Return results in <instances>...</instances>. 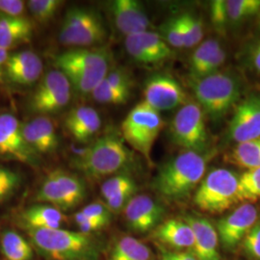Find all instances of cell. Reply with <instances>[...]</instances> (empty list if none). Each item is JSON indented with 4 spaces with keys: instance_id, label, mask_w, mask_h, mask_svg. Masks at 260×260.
<instances>
[{
    "instance_id": "4316f807",
    "label": "cell",
    "mask_w": 260,
    "mask_h": 260,
    "mask_svg": "<svg viewBox=\"0 0 260 260\" xmlns=\"http://www.w3.org/2000/svg\"><path fill=\"white\" fill-rule=\"evenodd\" d=\"M226 160L247 170L260 167V138L237 144L226 156Z\"/></svg>"
},
{
    "instance_id": "52a82bcc",
    "label": "cell",
    "mask_w": 260,
    "mask_h": 260,
    "mask_svg": "<svg viewBox=\"0 0 260 260\" xmlns=\"http://www.w3.org/2000/svg\"><path fill=\"white\" fill-rule=\"evenodd\" d=\"M238 177L228 169H215L203 178L194 196L195 205L204 212L222 214L239 203Z\"/></svg>"
},
{
    "instance_id": "277c9868",
    "label": "cell",
    "mask_w": 260,
    "mask_h": 260,
    "mask_svg": "<svg viewBox=\"0 0 260 260\" xmlns=\"http://www.w3.org/2000/svg\"><path fill=\"white\" fill-rule=\"evenodd\" d=\"M32 243L47 257L54 260L96 259V246L86 233L62 229H27Z\"/></svg>"
},
{
    "instance_id": "7bdbcfd3",
    "label": "cell",
    "mask_w": 260,
    "mask_h": 260,
    "mask_svg": "<svg viewBox=\"0 0 260 260\" xmlns=\"http://www.w3.org/2000/svg\"><path fill=\"white\" fill-rule=\"evenodd\" d=\"M81 211L85 215L92 217L93 219L100 220L106 224H108L111 220V211L108 209L106 205H103L100 202L92 203L85 206Z\"/></svg>"
},
{
    "instance_id": "d590c367",
    "label": "cell",
    "mask_w": 260,
    "mask_h": 260,
    "mask_svg": "<svg viewBox=\"0 0 260 260\" xmlns=\"http://www.w3.org/2000/svg\"><path fill=\"white\" fill-rule=\"evenodd\" d=\"M158 34L170 47L175 48L184 47L178 16L170 18L164 23H162L159 27Z\"/></svg>"
},
{
    "instance_id": "d6a6232c",
    "label": "cell",
    "mask_w": 260,
    "mask_h": 260,
    "mask_svg": "<svg viewBox=\"0 0 260 260\" xmlns=\"http://www.w3.org/2000/svg\"><path fill=\"white\" fill-rule=\"evenodd\" d=\"M225 3L229 20L234 22L254 16L260 11V0H230Z\"/></svg>"
},
{
    "instance_id": "d4e9b609",
    "label": "cell",
    "mask_w": 260,
    "mask_h": 260,
    "mask_svg": "<svg viewBox=\"0 0 260 260\" xmlns=\"http://www.w3.org/2000/svg\"><path fill=\"white\" fill-rule=\"evenodd\" d=\"M159 241L175 249H191L194 243V234L185 221L170 219L161 223L154 233Z\"/></svg>"
},
{
    "instance_id": "f1b7e54d",
    "label": "cell",
    "mask_w": 260,
    "mask_h": 260,
    "mask_svg": "<svg viewBox=\"0 0 260 260\" xmlns=\"http://www.w3.org/2000/svg\"><path fill=\"white\" fill-rule=\"evenodd\" d=\"M150 250L143 243L133 237H123L118 242L112 251L111 260H149Z\"/></svg>"
},
{
    "instance_id": "3957f363",
    "label": "cell",
    "mask_w": 260,
    "mask_h": 260,
    "mask_svg": "<svg viewBox=\"0 0 260 260\" xmlns=\"http://www.w3.org/2000/svg\"><path fill=\"white\" fill-rule=\"evenodd\" d=\"M132 153L123 138L107 133L94 141L88 149L74 159V166L86 177L100 179L117 174L129 165Z\"/></svg>"
},
{
    "instance_id": "9c48e42d",
    "label": "cell",
    "mask_w": 260,
    "mask_h": 260,
    "mask_svg": "<svg viewBox=\"0 0 260 260\" xmlns=\"http://www.w3.org/2000/svg\"><path fill=\"white\" fill-rule=\"evenodd\" d=\"M170 133L173 142L180 148L204 153L208 148V133L205 114L198 103L181 106L171 121Z\"/></svg>"
},
{
    "instance_id": "6da1fadb",
    "label": "cell",
    "mask_w": 260,
    "mask_h": 260,
    "mask_svg": "<svg viewBox=\"0 0 260 260\" xmlns=\"http://www.w3.org/2000/svg\"><path fill=\"white\" fill-rule=\"evenodd\" d=\"M206 165L207 157L203 153L185 150L159 169L153 187L167 200H183L200 185Z\"/></svg>"
},
{
    "instance_id": "836d02e7",
    "label": "cell",
    "mask_w": 260,
    "mask_h": 260,
    "mask_svg": "<svg viewBox=\"0 0 260 260\" xmlns=\"http://www.w3.org/2000/svg\"><path fill=\"white\" fill-rule=\"evenodd\" d=\"M93 99L100 103L112 104V105H122L127 103L130 94L121 93L111 87L105 79L99 84L93 92Z\"/></svg>"
},
{
    "instance_id": "30bf717a",
    "label": "cell",
    "mask_w": 260,
    "mask_h": 260,
    "mask_svg": "<svg viewBox=\"0 0 260 260\" xmlns=\"http://www.w3.org/2000/svg\"><path fill=\"white\" fill-rule=\"evenodd\" d=\"M86 198L83 181L71 173L55 170L47 175L39 188L36 200L47 203L60 211L71 210Z\"/></svg>"
},
{
    "instance_id": "7a4b0ae2",
    "label": "cell",
    "mask_w": 260,
    "mask_h": 260,
    "mask_svg": "<svg viewBox=\"0 0 260 260\" xmlns=\"http://www.w3.org/2000/svg\"><path fill=\"white\" fill-rule=\"evenodd\" d=\"M57 70L80 93H92L109 72L110 53L104 48H74L54 57Z\"/></svg>"
},
{
    "instance_id": "ab89813d",
    "label": "cell",
    "mask_w": 260,
    "mask_h": 260,
    "mask_svg": "<svg viewBox=\"0 0 260 260\" xmlns=\"http://www.w3.org/2000/svg\"><path fill=\"white\" fill-rule=\"evenodd\" d=\"M136 191H137V186L122 190L118 194L112 196L111 198L106 200V206L111 211V213L123 210L125 205H127L130 200L134 197Z\"/></svg>"
},
{
    "instance_id": "60d3db41",
    "label": "cell",
    "mask_w": 260,
    "mask_h": 260,
    "mask_svg": "<svg viewBox=\"0 0 260 260\" xmlns=\"http://www.w3.org/2000/svg\"><path fill=\"white\" fill-rule=\"evenodd\" d=\"M210 18L212 23L216 27L225 26L229 21V16L226 11V3L223 0H214L210 4Z\"/></svg>"
},
{
    "instance_id": "484cf974",
    "label": "cell",
    "mask_w": 260,
    "mask_h": 260,
    "mask_svg": "<svg viewBox=\"0 0 260 260\" xmlns=\"http://www.w3.org/2000/svg\"><path fill=\"white\" fill-rule=\"evenodd\" d=\"M0 249L6 260H31L33 257L31 245L14 231L1 233Z\"/></svg>"
},
{
    "instance_id": "cb8c5ba5",
    "label": "cell",
    "mask_w": 260,
    "mask_h": 260,
    "mask_svg": "<svg viewBox=\"0 0 260 260\" xmlns=\"http://www.w3.org/2000/svg\"><path fill=\"white\" fill-rule=\"evenodd\" d=\"M21 221L25 229L53 230L61 229L67 217L62 211L51 205H34L21 214Z\"/></svg>"
},
{
    "instance_id": "c3c4849f",
    "label": "cell",
    "mask_w": 260,
    "mask_h": 260,
    "mask_svg": "<svg viewBox=\"0 0 260 260\" xmlns=\"http://www.w3.org/2000/svg\"><path fill=\"white\" fill-rule=\"evenodd\" d=\"M8 50L0 47V77L2 75V69L5 68L7 59H8Z\"/></svg>"
},
{
    "instance_id": "74e56055",
    "label": "cell",
    "mask_w": 260,
    "mask_h": 260,
    "mask_svg": "<svg viewBox=\"0 0 260 260\" xmlns=\"http://www.w3.org/2000/svg\"><path fill=\"white\" fill-rule=\"evenodd\" d=\"M104 79L115 90L127 94L131 93L132 81L130 79L129 75L125 71L121 69H115L109 71L104 77Z\"/></svg>"
},
{
    "instance_id": "e575fe53",
    "label": "cell",
    "mask_w": 260,
    "mask_h": 260,
    "mask_svg": "<svg viewBox=\"0 0 260 260\" xmlns=\"http://www.w3.org/2000/svg\"><path fill=\"white\" fill-rule=\"evenodd\" d=\"M22 182L18 172L0 166V203L14 195Z\"/></svg>"
},
{
    "instance_id": "83f0119b",
    "label": "cell",
    "mask_w": 260,
    "mask_h": 260,
    "mask_svg": "<svg viewBox=\"0 0 260 260\" xmlns=\"http://www.w3.org/2000/svg\"><path fill=\"white\" fill-rule=\"evenodd\" d=\"M221 47L217 40L209 39L201 43L190 59V75L192 80L201 79L205 76V70L215 51Z\"/></svg>"
},
{
    "instance_id": "e0dca14e",
    "label": "cell",
    "mask_w": 260,
    "mask_h": 260,
    "mask_svg": "<svg viewBox=\"0 0 260 260\" xmlns=\"http://www.w3.org/2000/svg\"><path fill=\"white\" fill-rule=\"evenodd\" d=\"M122 211L130 230L139 233L154 229L165 213L164 207L148 195L134 196Z\"/></svg>"
},
{
    "instance_id": "44dd1931",
    "label": "cell",
    "mask_w": 260,
    "mask_h": 260,
    "mask_svg": "<svg viewBox=\"0 0 260 260\" xmlns=\"http://www.w3.org/2000/svg\"><path fill=\"white\" fill-rule=\"evenodd\" d=\"M41 58L31 50H23L8 56L5 72L12 83L30 86L36 83L43 74Z\"/></svg>"
},
{
    "instance_id": "8992f818",
    "label": "cell",
    "mask_w": 260,
    "mask_h": 260,
    "mask_svg": "<svg viewBox=\"0 0 260 260\" xmlns=\"http://www.w3.org/2000/svg\"><path fill=\"white\" fill-rule=\"evenodd\" d=\"M163 126L160 113L142 102L131 109L121 122V137L151 163V151Z\"/></svg>"
},
{
    "instance_id": "1f68e13d",
    "label": "cell",
    "mask_w": 260,
    "mask_h": 260,
    "mask_svg": "<svg viewBox=\"0 0 260 260\" xmlns=\"http://www.w3.org/2000/svg\"><path fill=\"white\" fill-rule=\"evenodd\" d=\"M63 3L61 0H30L27 7L33 19L41 24H46L54 19Z\"/></svg>"
},
{
    "instance_id": "ee69618b",
    "label": "cell",
    "mask_w": 260,
    "mask_h": 260,
    "mask_svg": "<svg viewBox=\"0 0 260 260\" xmlns=\"http://www.w3.org/2000/svg\"><path fill=\"white\" fill-rule=\"evenodd\" d=\"M25 6L21 0H0V12L7 17H23Z\"/></svg>"
},
{
    "instance_id": "ac0fdd59",
    "label": "cell",
    "mask_w": 260,
    "mask_h": 260,
    "mask_svg": "<svg viewBox=\"0 0 260 260\" xmlns=\"http://www.w3.org/2000/svg\"><path fill=\"white\" fill-rule=\"evenodd\" d=\"M188 223L194 234V243L191 253L197 260H221L219 252V237L212 223L205 217L188 215L186 216Z\"/></svg>"
},
{
    "instance_id": "9a60e30c",
    "label": "cell",
    "mask_w": 260,
    "mask_h": 260,
    "mask_svg": "<svg viewBox=\"0 0 260 260\" xmlns=\"http://www.w3.org/2000/svg\"><path fill=\"white\" fill-rule=\"evenodd\" d=\"M124 47L136 62L146 65L159 64L174 56L173 48L158 33L149 30L126 36Z\"/></svg>"
},
{
    "instance_id": "f35d334b",
    "label": "cell",
    "mask_w": 260,
    "mask_h": 260,
    "mask_svg": "<svg viewBox=\"0 0 260 260\" xmlns=\"http://www.w3.org/2000/svg\"><path fill=\"white\" fill-rule=\"evenodd\" d=\"M243 248L251 258L260 260V222H256L243 239Z\"/></svg>"
},
{
    "instance_id": "d6986e66",
    "label": "cell",
    "mask_w": 260,
    "mask_h": 260,
    "mask_svg": "<svg viewBox=\"0 0 260 260\" xmlns=\"http://www.w3.org/2000/svg\"><path fill=\"white\" fill-rule=\"evenodd\" d=\"M110 10L116 27L125 36L149 31L150 21L142 3L137 0H115Z\"/></svg>"
},
{
    "instance_id": "ffe728a7",
    "label": "cell",
    "mask_w": 260,
    "mask_h": 260,
    "mask_svg": "<svg viewBox=\"0 0 260 260\" xmlns=\"http://www.w3.org/2000/svg\"><path fill=\"white\" fill-rule=\"evenodd\" d=\"M21 129L28 146L38 155L52 153L59 146L55 125L48 116H38L22 123Z\"/></svg>"
},
{
    "instance_id": "5b68a950",
    "label": "cell",
    "mask_w": 260,
    "mask_h": 260,
    "mask_svg": "<svg viewBox=\"0 0 260 260\" xmlns=\"http://www.w3.org/2000/svg\"><path fill=\"white\" fill-rule=\"evenodd\" d=\"M192 90L204 114L213 121L223 118L242 94L241 84L237 78L220 72L192 80Z\"/></svg>"
},
{
    "instance_id": "603a6c76",
    "label": "cell",
    "mask_w": 260,
    "mask_h": 260,
    "mask_svg": "<svg viewBox=\"0 0 260 260\" xmlns=\"http://www.w3.org/2000/svg\"><path fill=\"white\" fill-rule=\"evenodd\" d=\"M33 22L24 16H0V47L9 50L28 43L33 35Z\"/></svg>"
},
{
    "instance_id": "5bb4252c",
    "label": "cell",
    "mask_w": 260,
    "mask_h": 260,
    "mask_svg": "<svg viewBox=\"0 0 260 260\" xmlns=\"http://www.w3.org/2000/svg\"><path fill=\"white\" fill-rule=\"evenodd\" d=\"M258 219V211L252 204L244 203L233 212L219 220L216 226L219 240L226 250H233L241 243Z\"/></svg>"
},
{
    "instance_id": "bcb514c9",
    "label": "cell",
    "mask_w": 260,
    "mask_h": 260,
    "mask_svg": "<svg viewBox=\"0 0 260 260\" xmlns=\"http://www.w3.org/2000/svg\"><path fill=\"white\" fill-rule=\"evenodd\" d=\"M161 260H197L195 256L189 251V252H169L164 251L162 253Z\"/></svg>"
},
{
    "instance_id": "7402d4cb",
    "label": "cell",
    "mask_w": 260,
    "mask_h": 260,
    "mask_svg": "<svg viewBox=\"0 0 260 260\" xmlns=\"http://www.w3.org/2000/svg\"><path fill=\"white\" fill-rule=\"evenodd\" d=\"M65 127L74 139L87 143L101 129L102 119L99 112L92 107L78 106L67 115Z\"/></svg>"
},
{
    "instance_id": "b9f144b4",
    "label": "cell",
    "mask_w": 260,
    "mask_h": 260,
    "mask_svg": "<svg viewBox=\"0 0 260 260\" xmlns=\"http://www.w3.org/2000/svg\"><path fill=\"white\" fill-rule=\"evenodd\" d=\"M75 220L80 230V233H86V234L100 231L107 225L106 223H103L100 220L93 219L92 217L85 215L82 211H79L75 214Z\"/></svg>"
},
{
    "instance_id": "f546056e",
    "label": "cell",
    "mask_w": 260,
    "mask_h": 260,
    "mask_svg": "<svg viewBox=\"0 0 260 260\" xmlns=\"http://www.w3.org/2000/svg\"><path fill=\"white\" fill-rule=\"evenodd\" d=\"M239 202L252 204L260 200V167L249 169L238 177Z\"/></svg>"
},
{
    "instance_id": "8fae6325",
    "label": "cell",
    "mask_w": 260,
    "mask_h": 260,
    "mask_svg": "<svg viewBox=\"0 0 260 260\" xmlns=\"http://www.w3.org/2000/svg\"><path fill=\"white\" fill-rule=\"evenodd\" d=\"M72 96V85L59 70H52L38 84L31 95L30 110L39 116H48L61 111L69 104Z\"/></svg>"
},
{
    "instance_id": "4dcf8cb0",
    "label": "cell",
    "mask_w": 260,
    "mask_h": 260,
    "mask_svg": "<svg viewBox=\"0 0 260 260\" xmlns=\"http://www.w3.org/2000/svg\"><path fill=\"white\" fill-rule=\"evenodd\" d=\"M181 35L185 48H191L201 44L204 38V23L201 18L191 13L178 16Z\"/></svg>"
},
{
    "instance_id": "2e32d148",
    "label": "cell",
    "mask_w": 260,
    "mask_h": 260,
    "mask_svg": "<svg viewBox=\"0 0 260 260\" xmlns=\"http://www.w3.org/2000/svg\"><path fill=\"white\" fill-rule=\"evenodd\" d=\"M229 130L231 138L238 144L259 139L260 94H250L236 106Z\"/></svg>"
},
{
    "instance_id": "f6af8a7d",
    "label": "cell",
    "mask_w": 260,
    "mask_h": 260,
    "mask_svg": "<svg viewBox=\"0 0 260 260\" xmlns=\"http://www.w3.org/2000/svg\"><path fill=\"white\" fill-rule=\"evenodd\" d=\"M225 59H226L225 51L221 47L215 51L213 56L211 57L208 65L206 67V70H205V76L218 73L219 69L223 65Z\"/></svg>"
},
{
    "instance_id": "8d00e7d4",
    "label": "cell",
    "mask_w": 260,
    "mask_h": 260,
    "mask_svg": "<svg viewBox=\"0 0 260 260\" xmlns=\"http://www.w3.org/2000/svg\"><path fill=\"white\" fill-rule=\"evenodd\" d=\"M131 187H136L135 181L129 176L121 174L110 177L104 181L101 187V193L106 201L111 198L112 196L116 195L122 190Z\"/></svg>"
},
{
    "instance_id": "4fadbf2b",
    "label": "cell",
    "mask_w": 260,
    "mask_h": 260,
    "mask_svg": "<svg viewBox=\"0 0 260 260\" xmlns=\"http://www.w3.org/2000/svg\"><path fill=\"white\" fill-rule=\"evenodd\" d=\"M21 125L14 115L0 114V157L33 166L37 164L39 155L25 142Z\"/></svg>"
},
{
    "instance_id": "7dc6e473",
    "label": "cell",
    "mask_w": 260,
    "mask_h": 260,
    "mask_svg": "<svg viewBox=\"0 0 260 260\" xmlns=\"http://www.w3.org/2000/svg\"><path fill=\"white\" fill-rule=\"evenodd\" d=\"M251 62L254 69L260 73V44L253 48L251 53Z\"/></svg>"
},
{
    "instance_id": "ba28073f",
    "label": "cell",
    "mask_w": 260,
    "mask_h": 260,
    "mask_svg": "<svg viewBox=\"0 0 260 260\" xmlns=\"http://www.w3.org/2000/svg\"><path fill=\"white\" fill-rule=\"evenodd\" d=\"M107 30L101 16L92 10L71 8L66 13L59 40L62 45L74 48L90 47L102 43Z\"/></svg>"
},
{
    "instance_id": "681fc988",
    "label": "cell",
    "mask_w": 260,
    "mask_h": 260,
    "mask_svg": "<svg viewBox=\"0 0 260 260\" xmlns=\"http://www.w3.org/2000/svg\"><path fill=\"white\" fill-rule=\"evenodd\" d=\"M258 25H259V28H260V16H259V22H258Z\"/></svg>"
},
{
    "instance_id": "7c38bea8",
    "label": "cell",
    "mask_w": 260,
    "mask_h": 260,
    "mask_svg": "<svg viewBox=\"0 0 260 260\" xmlns=\"http://www.w3.org/2000/svg\"><path fill=\"white\" fill-rule=\"evenodd\" d=\"M144 103L156 111L173 110L189 103L188 95L181 85L171 75L156 74L146 80Z\"/></svg>"
}]
</instances>
